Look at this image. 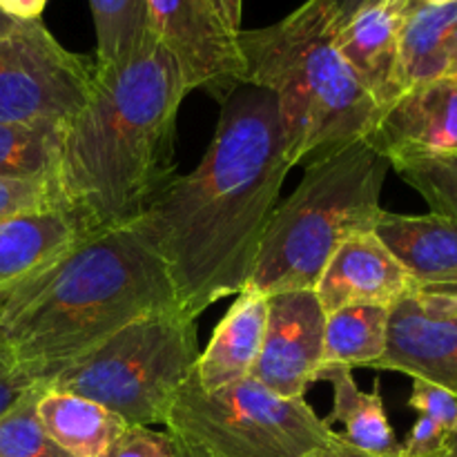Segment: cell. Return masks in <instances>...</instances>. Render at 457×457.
<instances>
[{
    "instance_id": "e575fe53",
    "label": "cell",
    "mask_w": 457,
    "mask_h": 457,
    "mask_svg": "<svg viewBox=\"0 0 457 457\" xmlns=\"http://www.w3.org/2000/svg\"><path fill=\"white\" fill-rule=\"evenodd\" d=\"M311 457H386V455L366 453V451H360V449H355L353 445H348V442L344 440L342 436H339V440L335 442V445H330V446H326V449L317 451V453H312ZM440 457H449V453L440 455Z\"/></svg>"
},
{
    "instance_id": "3957f363",
    "label": "cell",
    "mask_w": 457,
    "mask_h": 457,
    "mask_svg": "<svg viewBox=\"0 0 457 457\" xmlns=\"http://www.w3.org/2000/svg\"><path fill=\"white\" fill-rule=\"evenodd\" d=\"M179 308L163 259L138 221L85 237L13 284L0 312V344L49 378L128 326Z\"/></svg>"
},
{
    "instance_id": "484cf974",
    "label": "cell",
    "mask_w": 457,
    "mask_h": 457,
    "mask_svg": "<svg viewBox=\"0 0 457 457\" xmlns=\"http://www.w3.org/2000/svg\"><path fill=\"white\" fill-rule=\"evenodd\" d=\"M375 3L379 0H306L275 25L290 38L333 40L357 13Z\"/></svg>"
},
{
    "instance_id": "74e56055",
    "label": "cell",
    "mask_w": 457,
    "mask_h": 457,
    "mask_svg": "<svg viewBox=\"0 0 457 457\" xmlns=\"http://www.w3.org/2000/svg\"><path fill=\"white\" fill-rule=\"evenodd\" d=\"M18 25H21V22L13 21V18H9V16H4V13L0 12V36H7L9 31L16 29Z\"/></svg>"
},
{
    "instance_id": "5b68a950",
    "label": "cell",
    "mask_w": 457,
    "mask_h": 457,
    "mask_svg": "<svg viewBox=\"0 0 457 457\" xmlns=\"http://www.w3.org/2000/svg\"><path fill=\"white\" fill-rule=\"evenodd\" d=\"M245 85L277 96L284 154L290 168L308 165L364 141L382 110L344 62L333 40H299L277 25L241 29Z\"/></svg>"
},
{
    "instance_id": "9a60e30c",
    "label": "cell",
    "mask_w": 457,
    "mask_h": 457,
    "mask_svg": "<svg viewBox=\"0 0 457 457\" xmlns=\"http://www.w3.org/2000/svg\"><path fill=\"white\" fill-rule=\"evenodd\" d=\"M268 324V295L244 288L214 328L195 364L204 391H219L253 375Z\"/></svg>"
},
{
    "instance_id": "d4e9b609",
    "label": "cell",
    "mask_w": 457,
    "mask_h": 457,
    "mask_svg": "<svg viewBox=\"0 0 457 457\" xmlns=\"http://www.w3.org/2000/svg\"><path fill=\"white\" fill-rule=\"evenodd\" d=\"M49 379L34 384L7 413L0 418V457H71L45 431L38 402Z\"/></svg>"
},
{
    "instance_id": "52a82bcc",
    "label": "cell",
    "mask_w": 457,
    "mask_h": 457,
    "mask_svg": "<svg viewBox=\"0 0 457 457\" xmlns=\"http://www.w3.org/2000/svg\"><path fill=\"white\" fill-rule=\"evenodd\" d=\"M165 431L201 457H311L339 440L303 397H281L253 378L204 391L195 370Z\"/></svg>"
},
{
    "instance_id": "8992f818",
    "label": "cell",
    "mask_w": 457,
    "mask_h": 457,
    "mask_svg": "<svg viewBox=\"0 0 457 457\" xmlns=\"http://www.w3.org/2000/svg\"><path fill=\"white\" fill-rule=\"evenodd\" d=\"M199 355L196 320L170 308L129 321L71 360L49 388L96 402L128 427H165Z\"/></svg>"
},
{
    "instance_id": "7402d4cb",
    "label": "cell",
    "mask_w": 457,
    "mask_h": 457,
    "mask_svg": "<svg viewBox=\"0 0 457 457\" xmlns=\"http://www.w3.org/2000/svg\"><path fill=\"white\" fill-rule=\"evenodd\" d=\"M96 29V70L120 67L150 40L147 0H89Z\"/></svg>"
},
{
    "instance_id": "8fae6325",
    "label": "cell",
    "mask_w": 457,
    "mask_h": 457,
    "mask_svg": "<svg viewBox=\"0 0 457 457\" xmlns=\"http://www.w3.org/2000/svg\"><path fill=\"white\" fill-rule=\"evenodd\" d=\"M366 141L386 159L402 152L457 154V71L400 94Z\"/></svg>"
},
{
    "instance_id": "9c48e42d",
    "label": "cell",
    "mask_w": 457,
    "mask_h": 457,
    "mask_svg": "<svg viewBox=\"0 0 457 457\" xmlns=\"http://www.w3.org/2000/svg\"><path fill=\"white\" fill-rule=\"evenodd\" d=\"M150 34L177 61L186 92L204 89L219 103L245 85L239 34L210 0H147Z\"/></svg>"
},
{
    "instance_id": "e0dca14e",
    "label": "cell",
    "mask_w": 457,
    "mask_h": 457,
    "mask_svg": "<svg viewBox=\"0 0 457 457\" xmlns=\"http://www.w3.org/2000/svg\"><path fill=\"white\" fill-rule=\"evenodd\" d=\"M80 239L79 226L62 208L0 217V290L34 275Z\"/></svg>"
},
{
    "instance_id": "f35d334b",
    "label": "cell",
    "mask_w": 457,
    "mask_h": 457,
    "mask_svg": "<svg viewBox=\"0 0 457 457\" xmlns=\"http://www.w3.org/2000/svg\"><path fill=\"white\" fill-rule=\"evenodd\" d=\"M172 440H174V437H172ZM174 446H177V457H201V455H196L192 449H187V446L179 445L177 440H174Z\"/></svg>"
},
{
    "instance_id": "d590c367",
    "label": "cell",
    "mask_w": 457,
    "mask_h": 457,
    "mask_svg": "<svg viewBox=\"0 0 457 457\" xmlns=\"http://www.w3.org/2000/svg\"><path fill=\"white\" fill-rule=\"evenodd\" d=\"M418 293L424 295H455L457 293V275L451 277V279L440 281V284L427 286V288H420Z\"/></svg>"
},
{
    "instance_id": "4dcf8cb0",
    "label": "cell",
    "mask_w": 457,
    "mask_h": 457,
    "mask_svg": "<svg viewBox=\"0 0 457 457\" xmlns=\"http://www.w3.org/2000/svg\"><path fill=\"white\" fill-rule=\"evenodd\" d=\"M453 440L449 431L436 420L420 415L418 422L411 428L409 437L402 442V457H440L449 453V445Z\"/></svg>"
},
{
    "instance_id": "f546056e",
    "label": "cell",
    "mask_w": 457,
    "mask_h": 457,
    "mask_svg": "<svg viewBox=\"0 0 457 457\" xmlns=\"http://www.w3.org/2000/svg\"><path fill=\"white\" fill-rule=\"evenodd\" d=\"M43 379H49L45 370L36 369V366L18 364L13 360L12 353L0 344V418L29 391L34 384L43 382Z\"/></svg>"
},
{
    "instance_id": "ffe728a7",
    "label": "cell",
    "mask_w": 457,
    "mask_h": 457,
    "mask_svg": "<svg viewBox=\"0 0 457 457\" xmlns=\"http://www.w3.org/2000/svg\"><path fill=\"white\" fill-rule=\"evenodd\" d=\"M457 25V3L424 4L411 0L397 52L402 94L424 80L449 74V36Z\"/></svg>"
},
{
    "instance_id": "7a4b0ae2",
    "label": "cell",
    "mask_w": 457,
    "mask_h": 457,
    "mask_svg": "<svg viewBox=\"0 0 457 457\" xmlns=\"http://www.w3.org/2000/svg\"><path fill=\"white\" fill-rule=\"evenodd\" d=\"M186 96L177 61L154 36L125 65L94 67L92 92L65 123L49 179L83 239L138 221L172 181Z\"/></svg>"
},
{
    "instance_id": "4316f807",
    "label": "cell",
    "mask_w": 457,
    "mask_h": 457,
    "mask_svg": "<svg viewBox=\"0 0 457 457\" xmlns=\"http://www.w3.org/2000/svg\"><path fill=\"white\" fill-rule=\"evenodd\" d=\"M45 208H58L49 179L0 177V217Z\"/></svg>"
},
{
    "instance_id": "7c38bea8",
    "label": "cell",
    "mask_w": 457,
    "mask_h": 457,
    "mask_svg": "<svg viewBox=\"0 0 457 457\" xmlns=\"http://www.w3.org/2000/svg\"><path fill=\"white\" fill-rule=\"evenodd\" d=\"M315 293L326 315H330L348 306L393 308L418 293V284L375 232H364L335 250L315 284Z\"/></svg>"
},
{
    "instance_id": "ab89813d",
    "label": "cell",
    "mask_w": 457,
    "mask_h": 457,
    "mask_svg": "<svg viewBox=\"0 0 457 457\" xmlns=\"http://www.w3.org/2000/svg\"><path fill=\"white\" fill-rule=\"evenodd\" d=\"M418 3H424V4H449V3H457V0H418Z\"/></svg>"
},
{
    "instance_id": "ba28073f",
    "label": "cell",
    "mask_w": 457,
    "mask_h": 457,
    "mask_svg": "<svg viewBox=\"0 0 457 457\" xmlns=\"http://www.w3.org/2000/svg\"><path fill=\"white\" fill-rule=\"evenodd\" d=\"M94 85V62L62 47L40 21L0 36V123L65 125Z\"/></svg>"
},
{
    "instance_id": "d6a6232c",
    "label": "cell",
    "mask_w": 457,
    "mask_h": 457,
    "mask_svg": "<svg viewBox=\"0 0 457 457\" xmlns=\"http://www.w3.org/2000/svg\"><path fill=\"white\" fill-rule=\"evenodd\" d=\"M210 3L232 31L239 34L244 29V25H241V21H244V16H241L244 13V0H210Z\"/></svg>"
},
{
    "instance_id": "836d02e7",
    "label": "cell",
    "mask_w": 457,
    "mask_h": 457,
    "mask_svg": "<svg viewBox=\"0 0 457 457\" xmlns=\"http://www.w3.org/2000/svg\"><path fill=\"white\" fill-rule=\"evenodd\" d=\"M418 295L420 303H422L427 311L431 312H440V315H451L457 317V293L455 295H424V293H415Z\"/></svg>"
},
{
    "instance_id": "ac0fdd59",
    "label": "cell",
    "mask_w": 457,
    "mask_h": 457,
    "mask_svg": "<svg viewBox=\"0 0 457 457\" xmlns=\"http://www.w3.org/2000/svg\"><path fill=\"white\" fill-rule=\"evenodd\" d=\"M317 382L333 384V411L326 418L328 424H342L339 436L355 449L373 455L402 457V442L397 440L384 411L379 382L370 393L361 391L346 366H324L317 373Z\"/></svg>"
},
{
    "instance_id": "1f68e13d",
    "label": "cell",
    "mask_w": 457,
    "mask_h": 457,
    "mask_svg": "<svg viewBox=\"0 0 457 457\" xmlns=\"http://www.w3.org/2000/svg\"><path fill=\"white\" fill-rule=\"evenodd\" d=\"M47 0H0V12L18 22L40 21Z\"/></svg>"
},
{
    "instance_id": "2e32d148",
    "label": "cell",
    "mask_w": 457,
    "mask_h": 457,
    "mask_svg": "<svg viewBox=\"0 0 457 457\" xmlns=\"http://www.w3.org/2000/svg\"><path fill=\"white\" fill-rule=\"evenodd\" d=\"M373 232L409 272L418 290L457 275V219L384 210Z\"/></svg>"
},
{
    "instance_id": "8d00e7d4",
    "label": "cell",
    "mask_w": 457,
    "mask_h": 457,
    "mask_svg": "<svg viewBox=\"0 0 457 457\" xmlns=\"http://www.w3.org/2000/svg\"><path fill=\"white\" fill-rule=\"evenodd\" d=\"M457 71V25L449 36V74Z\"/></svg>"
},
{
    "instance_id": "4fadbf2b",
    "label": "cell",
    "mask_w": 457,
    "mask_h": 457,
    "mask_svg": "<svg viewBox=\"0 0 457 457\" xmlns=\"http://www.w3.org/2000/svg\"><path fill=\"white\" fill-rule=\"evenodd\" d=\"M370 369L437 384L457 395V317L431 312L418 295L402 299L388 317V344Z\"/></svg>"
},
{
    "instance_id": "603a6c76",
    "label": "cell",
    "mask_w": 457,
    "mask_h": 457,
    "mask_svg": "<svg viewBox=\"0 0 457 457\" xmlns=\"http://www.w3.org/2000/svg\"><path fill=\"white\" fill-rule=\"evenodd\" d=\"M65 125L0 123V177L52 179Z\"/></svg>"
},
{
    "instance_id": "60d3db41",
    "label": "cell",
    "mask_w": 457,
    "mask_h": 457,
    "mask_svg": "<svg viewBox=\"0 0 457 457\" xmlns=\"http://www.w3.org/2000/svg\"><path fill=\"white\" fill-rule=\"evenodd\" d=\"M449 457H457V433H455L453 440H451V445H449Z\"/></svg>"
},
{
    "instance_id": "cb8c5ba5",
    "label": "cell",
    "mask_w": 457,
    "mask_h": 457,
    "mask_svg": "<svg viewBox=\"0 0 457 457\" xmlns=\"http://www.w3.org/2000/svg\"><path fill=\"white\" fill-rule=\"evenodd\" d=\"M388 161L397 177L422 195L431 212L457 219V154L402 152Z\"/></svg>"
},
{
    "instance_id": "44dd1931",
    "label": "cell",
    "mask_w": 457,
    "mask_h": 457,
    "mask_svg": "<svg viewBox=\"0 0 457 457\" xmlns=\"http://www.w3.org/2000/svg\"><path fill=\"white\" fill-rule=\"evenodd\" d=\"M386 306H348L326 315L324 366H370L382 360L388 344Z\"/></svg>"
},
{
    "instance_id": "b9f144b4",
    "label": "cell",
    "mask_w": 457,
    "mask_h": 457,
    "mask_svg": "<svg viewBox=\"0 0 457 457\" xmlns=\"http://www.w3.org/2000/svg\"><path fill=\"white\" fill-rule=\"evenodd\" d=\"M9 288H12V286H9ZM9 288H3V290H0V312H3V303H4V297H7Z\"/></svg>"
},
{
    "instance_id": "6da1fadb",
    "label": "cell",
    "mask_w": 457,
    "mask_h": 457,
    "mask_svg": "<svg viewBox=\"0 0 457 457\" xmlns=\"http://www.w3.org/2000/svg\"><path fill=\"white\" fill-rule=\"evenodd\" d=\"M288 170L277 96L241 85L221 103L201 163L174 177L138 219L186 315L196 320L250 284Z\"/></svg>"
},
{
    "instance_id": "30bf717a",
    "label": "cell",
    "mask_w": 457,
    "mask_h": 457,
    "mask_svg": "<svg viewBox=\"0 0 457 457\" xmlns=\"http://www.w3.org/2000/svg\"><path fill=\"white\" fill-rule=\"evenodd\" d=\"M326 312L315 288L268 295V324L253 375L281 397H303L324 361Z\"/></svg>"
},
{
    "instance_id": "83f0119b",
    "label": "cell",
    "mask_w": 457,
    "mask_h": 457,
    "mask_svg": "<svg viewBox=\"0 0 457 457\" xmlns=\"http://www.w3.org/2000/svg\"><path fill=\"white\" fill-rule=\"evenodd\" d=\"M409 406L418 411L420 415L436 420L437 424L446 428L451 436L457 433V395L437 386V384L413 379V391H411Z\"/></svg>"
},
{
    "instance_id": "d6986e66",
    "label": "cell",
    "mask_w": 457,
    "mask_h": 457,
    "mask_svg": "<svg viewBox=\"0 0 457 457\" xmlns=\"http://www.w3.org/2000/svg\"><path fill=\"white\" fill-rule=\"evenodd\" d=\"M45 431L71 457H105L128 424L101 404L47 386L38 402Z\"/></svg>"
},
{
    "instance_id": "5bb4252c",
    "label": "cell",
    "mask_w": 457,
    "mask_h": 457,
    "mask_svg": "<svg viewBox=\"0 0 457 457\" xmlns=\"http://www.w3.org/2000/svg\"><path fill=\"white\" fill-rule=\"evenodd\" d=\"M409 9L411 0H379L357 13L333 38L339 56L382 112L402 94L397 52Z\"/></svg>"
},
{
    "instance_id": "277c9868",
    "label": "cell",
    "mask_w": 457,
    "mask_h": 457,
    "mask_svg": "<svg viewBox=\"0 0 457 457\" xmlns=\"http://www.w3.org/2000/svg\"><path fill=\"white\" fill-rule=\"evenodd\" d=\"M391 161L357 141L306 165L302 183L277 205L245 288L263 295L315 288L335 250L373 232Z\"/></svg>"
},
{
    "instance_id": "f1b7e54d",
    "label": "cell",
    "mask_w": 457,
    "mask_h": 457,
    "mask_svg": "<svg viewBox=\"0 0 457 457\" xmlns=\"http://www.w3.org/2000/svg\"><path fill=\"white\" fill-rule=\"evenodd\" d=\"M105 457H177L172 436L152 427H128Z\"/></svg>"
}]
</instances>
